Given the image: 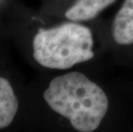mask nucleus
Masks as SVG:
<instances>
[{
    "instance_id": "1",
    "label": "nucleus",
    "mask_w": 133,
    "mask_h": 132,
    "mask_svg": "<svg viewBox=\"0 0 133 132\" xmlns=\"http://www.w3.org/2000/svg\"><path fill=\"white\" fill-rule=\"evenodd\" d=\"M43 97L52 111L67 119L80 132L95 130L109 107L108 98L103 89L76 71L52 79Z\"/></svg>"
},
{
    "instance_id": "2",
    "label": "nucleus",
    "mask_w": 133,
    "mask_h": 132,
    "mask_svg": "<svg viewBox=\"0 0 133 132\" xmlns=\"http://www.w3.org/2000/svg\"><path fill=\"white\" fill-rule=\"evenodd\" d=\"M93 46L91 30L71 21L49 29H39L33 40V55L43 67L66 70L94 58Z\"/></svg>"
},
{
    "instance_id": "3",
    "label": "nucleus",
    "mask_w": 133,
    "mask_h": 132,
    "mask_svg": "<svg viewBox=\"0 0 133 132\" xmlns=\"http://www.w3.org/2000/svg\"><path fill=\"white\" fill-rule=\"evenodd\" d=\"M112 34L120 46L133 44V0H124L112 22Z\"/></svg>"
},
{
    "instance_id": "4",
    "label": "nucleus",
    "mask_w": 133,
    "mask_h": 132,
    "mask_svg": "<svg viewBox=\"0 0 133 132\" xmlns=\"http://www.w3.org/2000/svg\"><path fill=\"white\" fill-rule=\"evenodd\" d=\"M116 0H76L65 12V17L72 22H83L95 19L101 11Z\"/></svg>"
},
{
    "instance_id": "5",
    "label": "nucleus",
    "mask_w": 133,
    "mask_h": 132,
    "mask_svg": "<svg viewBox=\"0 0 133 132\" xmlns=\"http://www.w3.org/2000/svg\"><path fill=\"white\" fill-rule=\"evenodd\" d=\"M18 110V100L9 81L0 77V129L9 126Z\"/></svg>"
}]
</instances>
